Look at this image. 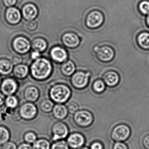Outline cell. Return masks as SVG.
I'll return each instance as SVG.
<instances>
[{
  "mask_svg": "<svg viewBox=\"0 0 149 149\" xmlns=\"http://www.w3.org/2000/svg\"><path fill=\"white\" fill-rule=\"evenodd\" d=\"M47 44L46 41L41 38H37L34 40L32 43V47L34 51L43 52L47 48Z\"/></svg>",
  "mask_w": 149,
  "mask_h": 149,
  "instance_id": "27",
  "label": "cell"
},
{
  "mask_svg": "<svg viewBox=\"0 0 149 149\" xmlns=\"http://www.w3.org/2000/svg\"><path fill=\"white\" fill-rule=\"evenodd\" d=\"M138 40L139 45L143 49H149V33H142L139 36Z\"/></svg>",
  "mask_w": 149,
  "mask_h": 149,
  "instance_id": "28",
  "label": "cell"
},
{
  "mask_svg": "<svg viewBox=\"0 0 149 149\" xmlns=\"http://www.w3.org/2000/svg\"><path fill=\"white\" fill-rule=\"evenodd\" d=\"M66 141L70 148L72 149H79L83 147L85 139L82 134L79 132H74L68 136Z\"/></svg>",
  "mask_w": 149,
  "mask_h": 149,
  "instance_id": "9",
  "label": "cell"
},
{
  "mask_svg": "<svg viewBox=\"0 0 149 149\" xmlns=\"http://www.w3.org/2000/svg\"><path fill=\"white\" fill-rule=\"evenodd\" d=\"M67 141L64 140L54 142L51 144V149H70Z\"/></svg>",
  "mask_w": 149,
  "mask_h": 149,
  "instance_id": "31",
  "label": "cell"
},
{
  "mask_svg": "<svg viewBox=\"0 0 149 149\" xmlns=\"http://www.w3.org/2000/svg\"><path fill=\"white\" fill-rule=\"evenodd\" d=\"M29 70L30 76L33 80L37 81H44L52 75L53 65L48 59L40 57L32 63Z\"/></svg>",
  "mask_w": 149,
  "mask_h": 149,
  "instance_id": "1",
  "label": "cell"
},
{
  "mask_svg": "<svg viewBox=\"0 0 149 149\" xmlns=\"http://www.w3.org/2000/svg\"><path fill=\"white\" fill-rule=\"evenodd\" d=\"M54 105V103L51 99L46 98L40 102L39 107L42 112L48 114L52 112Z\"/></svg>",
  "mask_w": 149,
  "mask_h": 149,
  "instance_id": "23",
  "label": "cell"
},
{
  "mask_svg": "<svg viewBox=\"0 0 149 149\" xmlns=\"http://www.w3.org/2000/svg\"><path fill=\"white\" fill-rule=\"evenodd\" d=\"M143 145L145 149H149V135L145 136L143 139Z\"/></svg>",
  "mask_w": 149,
  "mask_h": 149,
  "instance_id": "40",
  "label": "cell"
},
{
  "mask_svg": "<svg viewBox=\"0 0 149 149\" xmlns=\"http://www.w3.org/2000/svg\"><path fill=\"white\" fill-rule=\"evenodd\" d=\"M37 26V24L35 21H29L26 24V27L28 30L33 31L35 30Z\"/></svg>",
  "mask_w": 149,
  "mask_h": 149,
  "instance_id": "37",
  "label": "cell"
},
{
  "mask_svg": "<svg viewBox=\"0 0 149 149\" xmlns=\"http://www.w3.org/2000/svg\"><path fill=\"white\" fill-rule=\"evenodd\" d=\"M10 139L11 132L9 129L4 125H0V146L10 141Z\"/></svg>",
  "mask_w": 149,
  "mask_h": 149,
  "instance_id": "25",
  "label": "cell"
},
{
  "mask_svg": "<svg viewBox=\"0 0 149 149\" xmlns=\"http://www.w3.org/2000/svg\"><path fill=\"white\" fill-rule=\"evenodd\" d=\"M105 84L102 80H95L92 84V89L95 93L100 94L104 91L105 89Z\"/></svg>",
  "mask_w": 149,
  "mask_h": 149,
  "instance_id": "29",
  "label": "cell"
},
{
  "mask_svg": "<svg viewBox=\"0 0 149 149\" xmlns=\"http://www.w3.org/2000/svg\"><path fill=\"white\" fill-rule=\"evenodd\" d=\"M6 97L0 91V108L5 105Z\"/></svg>",
  "mask_w": 149,
  "mask_h": 149,
  "instance_id": "43",
  "label": "cell"
},
{
  "mask_svg": "<svg viewBox=\"0 0 149 149\" xmlns=\"http://www.w3.org/2000/svg\"><path fill=\"white\" fill-rule=\"evenodd\" d=\"M2 80H2V76L0 75V86H1V83H2Z\"/></svg>",
  "mask_w": 149,
  "mask_h": 149,
  "instance_id": "45",
  "label": "cell"
},
{
  "mask_svg": "<svg viewBox=\"0 0 149 149\" xmlns=\"http://www.w3.org/2000/svg\"><path fill=\"white\" fill-rule=\"evenodd\" d=\"M31 58L33 60H36L41 57L40 53L38 51H34L32 52L31 55Z\"/></svg>",
  "mask_w": 149,
  "mask_h": 149,
  "instance_id": "42",
  "label": "cell"
},
{
  "mask_svg": "<svg viewBox=\"0 0 149 149\" xmlns=\"http://www.w3.org/2000/svg\"><path fill=\"white\" fill-rule=\"evenodd\" d=\"M112 149H128V147L123 142H116L113 145Z\"/></svg>",
  "mask_w": 149,
  "mask_h": 149,
  "instance_id": "35",
  "label": "cell"
},
{
  "mask_svg": "<svg viewBox=\"0 0 149 149\" xmlns=\"http://www.w3.org/2000/svg\"><path fill=\"white\" fill-rule=\"evenodd\" d=\"M63 43L69 47H74L79 43V39L74 34L67 33L63 37Z\"/></svg>",
  "mask_w": 149,
  "mask_h": 149,
  "instance_id": "22",
  "label": "cell"
},
{
  "mask_svg": "<svg viewBox=\"0 0 149 149\" xmlns=\"http://www.w3.org/2000/svg\"><path fill=\"white\" fill-rule=\"evenodd\" d=\"M22 15L24 18L29 21L33 20L38 15V10L36 7L33 4L26 5L22 8Z\"/></svg>",
  "mask_w": 149,
  "mask_h": 149,
  "instance_id": "20",
  "label": "cell"
},
{
  "mask_svg": "<svg viewBox=\"0 0 149 149\" xmlns=\"http://www.w3.org/2000/svg\"><path fill=\"white\" fill-rule=\"evenodd\" d=\"M17 149H33V147H32V145L29 144L27 143L24 142V143L20 144L17 146Z\"/></svg>",
  "mask_w": 149,
  "mask_h": 149,
  "instance_id": "39",
  "label": "cell"
},
{
  "mask_svg": "<svg viewBox=\"0 0 149 149\" xmlns=\"http://www.w3.org/2000/svg\"><path fill=\"white\" fill-rule=\"evenodd\" d=\"M73 120L77 125L81 128L90 126L94 121L92 113L85 110H78L74 114Z\"/></svg>",
  "mask_w": 149,
  "mask_h": 149,
  "instance_id": "5",
  "label": "cell"
},
{
  "mask_svg": "<svg viewBox=\"0 0 149 149\" xmlns=\"http://www.w3.org/2000/svg\"><path fill=\"white\" fill-rule=\"evenodd\" d=\"M68 113L67 106L62 104H55L52 111L53 117L57 121H61L66 118Z\"/></svg>",
  "mask_w": 149,
  "mask_h": 149,
  "instance_id": "13",
  "label": "cell"
},
{
  "mask_svg": "<svg viewBox=\"0 0 149 149\" xmlns=\"http://www.w3.org/2000/svg\"><path fill=\"white\" fill-rule=\"evenodd\" d=\"M19 98L15 95L8 96L6 97L5 105L11 110H15L19 107Z\"/></svg>",
  "mask_w": 149,
  "mask_h": 149,
  "instance_id": "24",
  "label": "cell"
},
{
  "mask_svg": "<svg viewBox=\"0 0 149 149\" xmlns=\"http://www.w3.org/2000/svg\"><path fill=\"white\" fill-rule=\"evenodd\" d=\"M102 15L101 13L95 11L90 14L87 18V24L89 27L94 28L99 26L103 22Z\"/></svg>",
  "mask_w": 149,
  "mask_h": 149,
  "instance_id": "16",
  "label": "cell"
},
{
  "mask_svg": "<svg viewBox=\"0 0 149 149\" xmlns=\"http://www.w3.org/2000/svg\"><path fill=\"white\" fill-rule=\"evenodd\" d=\"M50 56L53 61L57 63H63L68 58V55L65 49L60 47H56L52 49Z\"/></svg>",
  "mask_w": 149,
  "mask_h": 149,
  "instance_id": "15",
  "label": "cell"
},
{
  "mask_svg": "<svg viewBox=\"0 0 149 149\" xmlns=\"http://www.w3.org/2000/svg\"><path fill=\"white\" fill-rule=\"evenodd\" d=\"M17 0H3L4 4L6 6L12 7L15 5Z\"/></svg>",
  "mask_w": 149,
  "mask_h": 149,
  "instance_id": "41",
  "label": "cell"
},
{
  "mask_svg": "<svg viewBox=\"0 0 149 149\" xmlns=\"http://www.w3.org/2000/svg\"><path fill=\"white\" fill-rule=\"evenodd\" d=\"M68 112L71 114H74L76 112L79 110V106L77 103L72 102H70L67 106Z\"/></svg>",
  "mask_w": 149,
  "mask_h": 149,
  "instance_id": "33",
  "label": "cell"
},
{
  "mask_svg": "<svg viewBox=\"0 0 149 149\" xmlns=\"http://www.w3.org/2000/svg\"><path fill=\"white\" fill-rule=\"evenodd\" d=\"M90 76L91 74L89 72L77 71L70 77V83L75 88L82 89L88 86Z\"/></svg>",
  "mask_w": 149,
  "mask_h": 149,
  "instance_id": "8",
  "label": "cell"
},
{
  "mask_svg": "<svg viewBox=\"0 0 149 149\" xmlns=\"http://www.w3.org/2000/svg\"><path fill=\"white\" fill-rule=\"evenodd\" d=\"M51 144L45 138L38 139L32 145L33 149H51Z\"/></svg>",
  "mask_w": 149,
  "mask_h": 149,
  "instance_id": "26",
  "label": "cell"
},
{
  "mask_svg": "<svg viewBox=\"0 0 149 149\" xmlns=\"http://www.w3.org/2000/svg\"><path fill=\"white\" fill-rule=\"evenodd\" d=\"M146 23L147 25H148V26L149 27V14H148L147 16V18L146 19Z\"/></svg>",
  "mask_w": 149,
  "mask_h": 149,
  "instance_id": "44",
  "label": "cell"
},
{
  "mask_svg": "<svg viewBox=\"0 0 149 149\" xmlns=\"http://www.w3.org/2000/svg\"><path fill=\"white\" fill-rule=\"evenodd\" d=\"M13 74L16 80H25L30 74L29 68L23 63L18 64L14 67Z\"/></svg>",
  "mask_w": 149,
  "mask_h": 149,
  "instance_id": "12",
  "label": "cell"
},
{
  "mask_svg": "<svg viewBox=\"0 0 149 149\" xmlns=\"http://www.w3.org/2000/svg\"><path fill=\"white\" fill-rule=\"evenodd\" d=\"M68 125L61 121L55 122L51 128V139L53 142L64 140L69 134Z\"/></svg>",
  "mask_w": 149,
  "mask_h": 149,
  "instance_id": "4",
  "label": "cell"
},
{
  "mask_svg": "<svg viewBox=\"0 0 149 149\" xmlns=\"http://www.w3.org/2000/svg\"><path fill=\"white\" fill-rule=\"evenodd\" d=\"M130 134L131 130L129 126L122 124L113 128L111 133V137L116 142H123L129 139Z\"/></svg>",
  "mask_w": 149,
  "mask_h": 149,
  "instance_id": "6",
  "label": "cell"
},
{
  "mask_svg": "<svg viewBox=\"0 0 149 149\" xmlns=\"http://www.w3.org/2000/svg\"><path fill=\"white\" fill-rule=\"evenodd\" d=\"M79 149H90V148L86 147V146H83V147H81V148H80Z\"/></svg>",
  "mask_w": 149,
  "mask_h": 149,
  "instance_id": "46",
  "label": "cell"
},
{
  "mask_svg": "<svg viewBox=\"0 0 149 149\" xmlns=\"http://www.w3.org/2000/svg\"><path fill=\"white\" fill-rule=\"evenodd\" d=\"M71 95V89L64 84H56L49 90V97L54 103L63 104L68 101Z\"/></svg>",
  "mask_w": 149,
  "mask_h": 149,
  "instance_id": "2",
  "label": "cell"
},
{
  "mask_svg": "<svg viewBox=\"0 0 149 149\" xmlns=\"http://www.w3.org/2000/svg\"><path fill=\"white\" fill-rule=\"evenodd\" d=\"M40 95V93L39 88L33 85L28 86L23 91V98L26 102L34 103L38 101Z\"/></svg>",
  "mask_w": 149,
  "mask_h": 149,
  "instance_id": "10",
  "label": "cell"
},
{
  "mask_svg": "<svg viewBox=\"0 0 149 149\" xmlns=\"http://www.w3.org/2000/svg\"><path fill=\"white\" fill-rule=\"evenodd\" d=\"M139 9L143 14H149V1H144L141 2L139 5Z\"/></svg>",
  "mask_w": 149,
  "mask_h": 149,
  "instance_id": "32",
  "label": "cell"
},
{
  "mask_svg": "<svg viewBox=\"0 0 149 149\" xmlns=\"http://www.w3.org/2000/svg\"><path fill=\"white\" fill-rule=\"evenodd\" d=\"M17 146L15 143L9 141L1 146V149H17Z\"/></svg>",
  "mask_w": 149,
  "mask_h": 149,
  "instance_id": "34",
  "label": "cell"
},
{
  "mask_svg": "<svg viewBox=\"0 0 149 149\" xmlns=\"http://www.w3.org/2000/svg\"><path fill=\"white\" fill-rule=\"evenodd\" d=\"M97 56L101 61L107 62L112 60L114 56V52L110 48L103 47L97 50Z\"/></svg>",
  "mask_w": 149,
  "mask_h": 149,
  "instance_id": "18",
  "label": "cell"
},
{
  "mask_svg": "<svg viewBox=\"0 0 149 149\" xmlns=\"http://www.w3.org/2000/svg\"><path fill=\"white\" fill-rule=\"evenodd\" d=\"M11 61L14 65L15 66V65L21 63L22 61V58L20 56L15 55L12 57Z\"/></svg>",
  "mask_w": 149,
  "mask_h": 149,
  "instance_id": "36",
  "label": "cell"
},
{
  "mask_svg": "<svg viewBox=\"0 0 149 149\" xmlns=\"http://www.w3.org/2000/svg\"><path fill=\"white\" fill-rule=\"evenodd\" d=\"M19 89V84L14 77H6L2 80L0 91L5 96L15 95Z\"/></svg>",
  "mask_w": 149,
  "mask_h": 149,
  "instance_id": "7",
  "label": "cell"
},
{
  "mask_svg": "<svg viewBox=\"0 0 149 149\" xmlns=\"http://www.w3.org/2000/svg\"><path fill=\"white\" fill-rule=\"evenodd\" d=\"M75 66L71 61L63 63L61 66V73L63 76L66 77H71L75 73Z\"/></svg>",
  "mask_w": 149,
  "mask_h": 149,
  "instance_id": "21",
  "label": "cell"
},
{
  "mask_svg": "<svg viewBox=\"0 0 149 149\" xmlns=\"http://www.w3.org/2000/svg\"><path fill=\"white\" fill-rule=\"evenodd\" d=\"M38 139L37 135L35 132L29 131L26 132L23 136V140L25 143L33 145Z\"/></svg>",
  "mask_w": 149,
  "mask_h": 149,
  "instance_id": "30",
  "label": "cell"
},
{
  "mask_svg": "<svg viewBox=\"0 0 149 149\" xmlns=\"http://www.w3.org/2000/svg\"><path fill=\"white\" fill-rule=\"evenodd\" d=\"M13 47L15 50L20 54L27 53L31 48V44L29 41L23 37L15 38L13 42Z\"/></svg>",
  "mask_w": 149,
  "mask_h": 149,
  "instance_id": "11",
  "label": "cell"
},
{
  "mask_svg": "<svg viewBox=\"0 0 149 149\" xmlns=\"http://www.w3.org/2000/svg\"><path fill=\"white\" fill-rule=\"evenodd\" d=\"M18 112L21 119L24 121H31L37 116L38 109L33 103L25 102L20 106Z\"/></svg>",
  "mask_w": 149,
  "mask_h": 149,
  "instance_id": "3",
  "label": "cell"
},
{
  "mask_svg": "<svg viewBox=\"0 0 149 149\" xmlns=\"http://www.w3.org/2000/svg\"><path fill=\"white\" fill-rule=\"evenodd\" d=\"M14 65L11 60L7 59L0 60V75L7 77L13 73Z\"/></svg>",
  "mask_w": 149,
  "mask_h": 149,
  "instance_id": "19",
  "label": "cell"
},
{
  "mask_svg": "<svg viewBox=\"0 0 149 149\" xmlns=\"http://www.w3.org/2000/svg\"><path fill=\"white\" fill-rule=\"evenodd\" d=\"M102 144L99 142H95L91 145L90 149H103Z\"/></svg>",
  "mask_w": 149,
  "mask_h": 149,
  "instance_id": "38",
  "label": "cell"
},
{
  "mask_svg": "<svg viewBox=\"0 0 149 149\" xmlns=\"http://www.w3.org/2000/svg\"><path fill=\"white\" fill-rule=\"evenodd\" d=\"M6 19L11 24H16L19 23L21 19L20 12L15 8L10 7L6 12Z\"/></svg>",
  "mask_w": 149,
  "mask_h": 149,
  "instance_id": "17",
  "label": "cell"
},
{
  "mask_svg": "<svg viewBox=\"0 0 149 149\" xmlns=\"http://www.w3.org/2000/svg\"><path fill=\"white\" fill-rule=\"evenodd\" d=\"M102 80L108 87H114L119 83L120 77L117 73L114 71H109L104 74Z\"/></svg>",
  "mask_w": 149,
  "mask_h": 149,
  "instance_id": "14",
  "label": "cell"
}]
</instances>
